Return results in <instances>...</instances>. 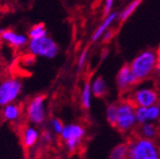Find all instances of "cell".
<instances>
[{"label":"cell","instance_id":"6da1fadb","mask_svg":"<svg viewBox=\"0 0 160 159\" xmlns=\"http://www.w3.org/2000/svg\"><path fill=\"white\" fill-rule=\"evenodd\" d=\"M128 159H160V148L152 139L135 136L128 142Z\"/></svg>","mask_w":160,"mask_h":159},{"label":"cell","instance_id":"7a4b0ae2","mask_svg":"<svg viewBox=\"0 0 160 159\" xmlns=\"http://www.w3.org/2000/svg\"><path fill=\"white\" fill-rule=\"evenodd\" d=\"M47 99L43 94H37L29 99L24 106V115L29 124L39 127L47 119Z\"/></svg>","mask_w":160,"mask_h":159},{"label":"cell","instance_id":"3957f363","mask_svg":"<svg viewBox=\"0 0 160 159\" xmlns=\"http://www.w3.org/2000/svg\"><path fill=\"white\" fill-rule=\"evenodd\" d=\"M26 50L28 53L33 57H43L48 59L54 58L59 52L58 45L49 35L30 39Z\"/></svg>","mask_w":160,"mask_h":159},{"label":"cell","instance_id":"277c9868","mask_svg":"<svg viewBox=\"0 0 160 159\" xmlns=\"http://www.w3.org/2000/svg\"><path fill=\"white\" fill-rule=\"evenodd\" d=\"M156 59L152 51H146L135 57L130 64L132 72L140 82L150 78L155 70Z\"/></svg>","mask_w":160,"mask_h":159},{"label":"cell","instance_id":"5b68a950","mask_svg":"<svg viewBox=\"0 0 160 159\" xmlns=\"http://www.w3.org/2000/svg\"><path fill=\"white\" fill-rule=\"evenodd\" d=\"M135 110L136 107L129 99H123L122 101H120L118 103L117 119L114 128L121 133H127L132 131L137 125Z\"/></svg>","mask_w":160,"mask_h":159},{"label":"cell","instance_id":"8992f818","mask_svg":"<svg viewBox=\"0 0 160 159\" xmlns=\"http://www.w3.org/2000/svg\"><path fill=\"white\" fill-rule=\"evenodd\" d=\"M22 89V81L18 77H7L0 81V107L16 102Z\"/></svg>","mask_w":160,"mask_h":159},{"label":"cell","instance_id":"52a82bcc","mask_svg":"<svg viewBox=\"0 0 160 159\" xmlns=\"http://www.w3.org/2000/svg\"><path fill=\"white\" fill-rule=\"evenodd\" d=\"M86 131L82 125L72 123L64 126L63 131L60 133V137L64 142L67 151L69 152H74L82 143Z\"/></svg>","mask_w":160,"mask_h":159},{"label":"cell","instance_id":"ba28073f","mask_svg":"<svg viewBox=\"0 0 160 159\" xmlns=\"http://www.w3.org/2000/svg\"><path fill=\"white\" fill-rule=\"evenodd\" d=\"M159 92L156 89H140L129 95V100L137 107H151L157 104L160 100Z\"/></svg>","mask_w":160,"mask_h":159},{"label":"cell","instance_id":"9c48e42d","mask_svg":"<svg viewBox=\"0 0 160 159\" xmlns=\"http://www.w3.org/2000/svg\"><path fill=\"white\" fill-rule=\"evenodd\" d=\"M116 86L120 94H124L132 91V88L137 86L140 82L137 77L132 72L131 66L129 63H126L122 66L116 75Z\"/></svg>","mask_w":160,"mask_h":159},{"label":"cell","instance_id":"30bf717a","mask_svg":"<svg viewBox=\"0 0 160 159\" xmlns=\"http://www.w3.org/2000/svg\"><path fill=\"white\" fill-rule=\"evenodd\" d=\"M0 32H1L2 41L15 50L26 49L30 40L27 34L17 32L12 29H2L0 30Z\"/></svg>","mask_w":160,"mask_h":159},{"label":"cell","instance_id":"8fae6325","mask_svg":"<svg viewBox=\"0 0 160 159\" xmlns=\"http://www.w3.org/2000/svg\"><path fill=\"white\" fill-rule=\"evenodd\" d=\"M2 120H4L7 123L16 124L21 121L24 115V106L20 103L13 102L10 103L8 105H5L1 109L0 112Z\"/></svg>","mask_w":160,"mask_h":159},{"label":"cell","instance_id":"7c38bea8","mask_svg":"<svg viewBox=\"0 0 160 159\" xmlns=\"http://www.w3.org/2000/svg\"><path fill=\"white\" fill-rule=\"evenodd\" d=\"M40 134L38 128L33 125H26L21 130V141L22 145L28 149H32L39 141H40Z\"/></svg>","mask_w":160,"mask_h":159},{"label":"cell","instance_id":"4fadbf2b","mask_svg":"<svg viewBox=\"0 0 160 159\" xmlns=\"http://www.w3.org/2000/svg\"><path fill=\"white\" fill-rule=\"evenodd\" d=\"M137 130L138 136L152 139V140L156 138V136L159 134V128L154 122H145L143 124H140Z\"/></svg>","mask_w":160,"mask_h":159},{"label":"cell","instance_id":"5bb4252c","mask_svg":"<svg viewBox=\"0 0 160 159\" xmlns=\"http://www.w3.org/2000/svg\"><path fill=\"white\" fill-rule=\"evenodd\" d=\"M92 94L97 98H104L107 95L108 90L106 87V83L102 76H98L91 85Z\"/></svg>","mask_w":160,"mask_h":159},{"label":"cell","instance_id":"9a60e30c","mask_svg":"<svg viewBox=\"0 0 160 159\" xmlns=\"http://www.w3.org/2000/svg\"><path fill=\"white\" fill-rule=\"evenodd\" d=\"M129 149L128 143H120L116 145L110 152L109 159H128Z\"/></svg>","mask_w":160,"mask_h":159},{"label":"cell","instance_id":"2e32d148","mask_svg":"<svg viewBox=\"0 0 160 159\" xmlns=\"http://www.w3.org/2000/svg\"><path fill=\"white\" fill-rule=\"evenodd\" d=\"M28 37L29 39H35V38H40L48 35L46 26L43 23H37L35 25H32L29 31H28Z\"/></svg>","mask_w":160,"mask_h":159},{"label":"cell","instance_id":"e0dca14e","mask_svg":"<svg viewBox=\"0 0 160 159\" xmlns=\"http://www.w3.org/2000/svg\"><path fill=\"white\" fill-rule=\"evenodd\" d=\"M91 94H92L91 83L89 81H87L84 84L83 90L81 92V95H80V103H81V107L85 110H89L91 107Z\"/></svg>","mask_w":160,"mask_h":159},{"label":"cell","instance_id":"ac0fdd59","mask_svg":"<svg viewBox=\"0 0 160 159\" xmlns=\"http://www.w3.org/2000/svg\"><path fill=\"white\" fill-rule=\"evenodd\" d=\"M116 15H117V12H113V13L110 14L108 17L105 18V21H104L101 25H100V26L96 29V31L94 32V33H93V35H92V42H94V41L97 40V39L99 38V36L103 33V32L110 26V24L112 22L113 19L116 17Z\"/></svg>","mask_w":160,"mask_h":159},{"label":"cell","instance_id":"d6986e66","mask_svg":"<svg viewBox=\"0 0 160 159\" xmlns=\"http://www.w3.org/2000/svg\"><path fill=\"white\" fill-rule=\"evenodd\" d=\"M143 0H133V1L121 12V14L119 15V23L120 25H122L127 19L132 15V13L135 11V9L141 4Z\"/></svg>","mask_w":160,"mask_h":159},{"label":"cell","instance_id":"ffe728a7","mask_svg":"<svg viewBox=\"0 0 160 159\" xmlns=\"http://www.w3.org/2000/svg\"><path fill=\"white\" fill-rule=\"evenodd\" d=\"M117 110H118V103H111L108 105L106 110V117L107 121L112 127H115L116 119H117Z\"/></svg>","mask_w":160,"mask_h":159},{"label":"cell","instance_id":"44dd1931","mask_svg":"<svg viewBox=\"0 0 160 159\" xmlns=\"http://www.w3.org/2000/svg\"><path fill=\"white\" fill-rule=\"evenodd\" d=\"M147 119L148 122H154L160 119V107L158 103L147 108Z\"/></svg>","mask_w":160,"mask_h":159},{"label":"cell","instance_id":"7402d4cb","mask_svg":"<svg viewBox=\"0 0 160 159\" xmlns=\"http://www.w3.org/2000/svg\"><path fill=\"white\" fill-rule=\"evenodd\" d=\"M64 126L65 125H63L62 121L59 120L58 118H55V117L51 118V120H50V130L53 133L60 135V133H61V132L64 129Z\"/></svg>","mask_w":160,"mask_h":159},{"label":"cell","instance_id":"603a6c76","mask_svg":"<svg viewBox=\"0 0 160 159\" xmlns=\"http://www.w3.org/2000/svg\"><path fill=\"white\" fill-rule=\"evenodd\" d=\"M135 117L137 124H143L145 122H148L147 119V108L145 107H137L135 110Z\"/></svg>","mask_w":160,"mask_h":159},{"label":"cell","instance_id":"cb8c5ba5","mask_svg":"<svg viewBox=\"0 0 160 159\" xmlns=\"http://www.w3.org/2000/svg\"><path fill=\"white\" fill-rule=\"evenodd\" d=\"M40 141L44 145H49L53 141V132L51 130H45L40 134Z\"/></svg>","mask_w":160,"mask_h":159},{"label":"cell","instance_id":"d4e9b609","mask_svg":"<svg viewBox=\"0 0 160 159\" xmlns=\"http://www.w3.org/2000/svg\"><path fill=\"white\" fill-rule=\"evenodd\" d=\"M87 52H88V49L86 48L82 52L81 55L79 56V59L77 61V70H78V72L81 71L83 69V67H84V64H85V61H86V57H87Z\"/></svg>","mask_w":160,"mask_h":159},{"label":"cell","instance_id":"484cf974","mask_svg":"<svg viewBox=\"0 0 160 159\" xmlns=\"http://www.w3.org/2000/svg\"><path fill=\"white\" fill-rule=\"evenodd\" d=\"M112 0H105V6H104V9H103V13H102V18H106L108 17V14L112 9Z\"/></svg>","mask_w":160,"mask_h":159},{"label":"cell","instance_id":"4316f807","mask_svg":"<svg viewBox=\"0 0 160 159\" xmlns=\"http://www.w3.org/2000/svg\"><path fill=\"white\" fill-rule=\"evenodd\" d=\"M115 31V30H114ZM112 29V30H110V31H108L107 32V33L104 35V38H103V40H102V43H108V42H110L112 39L113 38V36H114V34H115V32H114Z\"/></svg>","mask_w":160,"mask_h":159},{"label":"cell","instance_id":"83f0119b","mask_svg":"<svg viewBox=\"0 0 160 159\" xmlns=\"http://www.w3.org/2000/svg\"><path fill=\"white\" fill-rule=\"evenodd\" d=\"M156 64H155V71L157 72V73L160 75V45L157 49V52H156Z\"/></svg>","mask_w":160,"mask_h":159},{"label":"cell","instance_id":"f1b7e54d","mask_svg":"<svg viewBox=\"0 0 160 159\" xmlns=\"http://www.w3.org/2000/svg\"><path fill=\"white\" fill-rule=\"evenodd\" d=\"M155 89L157 90V92H158L159 94H160V78L158 79V81L155 83Z\"/></svg>","mask_w":160,"mask_h":159},{"label":"cell","instance_id":"f546056e","mask_svg":"<svg viewBox=\"0 0 160 159\" xmlns=\"http://www.w3.org/2000/svg\"><path fill=\"white\" fill-rule=\"evenodd\" d=\"M2 43H3V41H2V37H1V32H0V45Z\"/></svg>","mask_w":160,"mask_h":159},{"label":"cell","instance_id":"4dcf8cb0","mask_svg":"<svg viewBox=\"0 0 160 159\" xmlns=\"http://www.w3.org/2000/svg\"><path fill=\"white\" fill-rule=\"evenodd\" d=\"M158 105H159V107H160V100H159V102H158Z\"/></svg>","mask_w":160,"mask_h":159}]
</instances>
